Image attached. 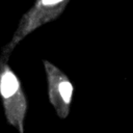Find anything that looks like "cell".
Listing matches in <instances>:
<instances>
[{
  "label": "cell",
  "instance_id": "2",
  "mask_svg": "<svg viewBox=\"0 0 133 133\" xmlns=\"http://www.w3.org/2000/svg\"><path fill=\"white\" fill-rule=\"evenodd\" d=\"M70 0H38L21 18L18 27L10 38L1 49V56L6 60L15 48L30 33L41 26L58 19L66 8Z\"/></svg>",
  "mask_w": 133,
  "mask_h": 133
},
{
  "label": "cell",
  "instance_id": "3",
  "mask_svg": "<svg viewBox=\"0 0 133 133\" xmlns=\"http://www.w3.org/2000/svg\"><path fill=\"white\" fill-rule=\"evenodd\" d=\"M43 63L47 78L49 102L59 118H66L71 111L73 84L66 74L58 66L46 59L43 60Z\"/></svg>",
  "mask_w": 133,
  "mask_h": 133
},
{
  "label": "cell",
  "instance_id": "1",
  "mask_svg": "<svg viewBox=\"0 0 133 133\" xmlns=\"http://www.w3.org/2000/svg\"><path fill=\"white\" fill-rule=\"evenodd\" d=\"M0 98L8 125L24 133V121L27 113V99L22 84L8 60L0 55Z\"/></svg>",
  "mask_w": 133,
  "mask_h": 133
}]
</instances>
